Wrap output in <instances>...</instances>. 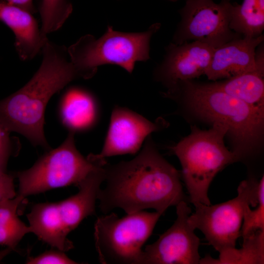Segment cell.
Returning a JSON list of instances; mask_svg holds the SVG:
<instances>
[{
  "instance_id": "obj_11",
  "label": "cell",
  "mask_w": 264,
  "mask_h": 264,
  "mask_svg": "<svg viewBox=\"0 0 264 264\" xmlns=\"http://www.w3.org/2000/svg\"><path fill=\"white\" fill-rule=\"evenodd\" d=\"M161 120L153 122L125 108L116 106L112 110L110 125L102 150L99 154L87 157L93 162L107 157L135 154L145 139L162 127Z\"/></svg>"
},
{
  "instance_id": "obj_28",
  "label": "cell",
  "mask_w": 264,
  "mask_h": 264,
  "mask_svg": "<svg viewBox=\"0 0 264 264\" xmlns=\"http://www.w3.org/2000/svg\"></svg>"
},
{
  "instance_id": "obj_17",
  "label": "cell",
  "mask_w": 264,
  "mask_h": 264,
  "mask_svg": "<svg viewBox=\"0 0 264 264\" xmlns=\"http://www.w3.org/2000/svg\"><path fill=\"white\" fill-rule=\"evenodd\" d=\"M27 218L32 233L40 240L64 252L74 247L67 237L69 233L61 216L58 202L36 204Z\"/></svg>"
},
{
  "instance_id": "obj_8",
  "label": "cell",
  "mask_w": 264,
  "mask_h": 264,
  "mask_svg": "<svg viewBox=\"0 0 264 264\" xmlns=\"http://www.w3.org/2000/svg\"><path fill=\"white\" fill-rule=\"evenodd\" d=\"M258 185L255 179L244 180L238 186L237 196L232 199L215 205H194L195 212L189 216L190 224L200 230L219 253L235 247L245 208L258 204Z\"/></svg>"
},
{
  "instance_id": "obj_26",
  "label": "cell",
  "mask_w": 264,
  "mask_h": 264,
  "mask_svg": "<svg viewBox=\"0 0 264 264\" xmlns=\"http://www.w3.org/2000/svg\"><path fill=\"white\" fill-rule=\"evenodd\" d=\"M16 195L13 176L0 172V202L14 198Z\"/></svg>"
},
{
  "instance_id": "obj_5",
  "label": "cell",
  "mask_w": 264,
  "mask_h": 264,
  "mask_svg": "<svg viewBox=\"0 0 264 264\" xmlns=\"http://www.w3.org/2000/svg\"><path fill=\"white\" fill-rule=\"evenodd\" d=\"M160 26L156 23L144 32L123 33L109 26L100 38L86 35L68 48L70 60L85 79L91 77L98 66L108 64L131 73L136 62L149 59L150 41Z\"/></svg>"
},
{
  "instance_id": "obj_20",
  "label": "cell",
  "mask_w": 264,
  "mask_h": 264,
  "mask_svg": "<svg viewBox=\"0 0 264 264\" xmlns=\"http://www.w3.org/2000/svg\"><path fill=\"white\" fill-rule=\"evenodd\" d=\"M25 198L17 194L12 198L0 202V245L15 250L31 228L22 222L18 215V207Z\"/></svg>"
},
{
  "instance_id": "obj_14",
  "label": "cell",
  "mask_w": 264,
  "mask_h": 264,
  "mask_svg": "<svg viewBox=\"0 0 264 264\" xmlns=\"http://www.w3.org/2000/svg\"><path fill=\"white\" fill-rule=\"evenodd\" d=\"M0 21L14 33L21 60L32 59L42 51L47 37L43 36L31 12L0 0Z\"/></svg>"
},
{
  "instance_id": "obj_9",
  "label": "cell",
  "mask_w": 264,
  "mask_h": 264,
  "mask_svg": "<svg viewBox=\"0 0 264 264\" xmlns=\"http://www.w3.org/2000/svg\"><path fill=\"white\" fill-rule=\"evenodd\" d=\"M231 5L229 0L220 3L213 0H187L180 11L181 20L173 43L198 41L216 48L242 37L229 27Z\"/></svg>"
},
{
  "instance_id": "obj_2",
  "label": "cell",
  "mask_w": 264,
  "mask_h": 264,
  "mask_svg": "<svg viewBox=\"0 0 264 264\" xmlns=\"http://www.w3.org/2000/svg\"><path fill=\"white\" fill-rule=\"evenodd\" d=\"M42 51L41 64L31 79L0 101V122L10 132H19L33 144L48 149L44 131L46 105L54 94L83 77L65 46L47 39Z\"/></svg>"
},
{
  "instance_id": "obj_23",
  "label": "cell",
  "mask_w": 264,
  "mask_h": 264,
  "mask_svg": "<svg viewBox=\"0 0 264 264\" xmlns=\"http://www.w3.org/2000/svg\"><path fill=\"white\" fill-rule=\"evenodd\" d=\"M259 202L255 209L250 206L245 209L240 230V236L244 239L259 230H264V176L259 181Z\"/></svg>"
},
{
  "instance_id": "obj_7",
  "label": "cell",
  "mask_w": 264,
  "mask_h": 264,
  "mask_svg": "<svg viewBox=\"0 0 264 264\" xmlns=\"http://www.w3.org/2000/svg\"><path fill=\"white\" fill-rule=\"evenodd\" d=\"M74 134L69 131L60 146L45 153L29 169L17 173L18 195L25 198L53 189L77 186L107 163H96L85 157L75 146Z\"/></svg>"
},
{
  "instance_id": "obj_18",
  "label": "cell",
  "mask_w": 264,
  "mask_h": 264,
  "mask_svg": "<svg viewBox=\"0 0 264 264\" xmlns=\"http://www.w3.org/2000/svg\"><path fill=\"white\" fill-rule=\"evenodd\" d=\"M59 112L64 126L75 133L91 128L98 117L97 106L93 97L78 88H70L65 93Z\"/></svg>"
},
{
  "instance_id": "obj_12",
  "label": "cell",
  "mask_w": 264,
  "mask_h": 264,
  "mask_svg": "<svg viewBox=\"0 0 264 264\" xmlns=\"http://www.w3.org/2000/svg\"><path fill=\"white\" fill-rule=\"evenodd\" d=\"M214 50V47L198 41L170 44L156 70V77L169 88L168 94L181 82L205 75Z\"/></svg>"
},
{
  "instance_id": "obj_6",
  "label": "cell",
  "mask_w": 264,
  "mask_h": 264,
  "mask_svg": "<svg viewBox=\"0 0 264 264\" xmlns=\"http://www.w3.org/2000/svg\"><path fill=\"white\" fill-rule=\"evenodd\" d=\"M161 215L143 210L121 218L113 212L98 217L94 238L100 263L142 264V246Z\"/></svg>"
},
{
  "instance_id": "obj_22",
  "label": "cell",
  "mask_w": 264,
  "mask_h": 264,
  "mask_svg": "<svg viewBox=\"0 0 264 264\" xmlns=\"http://www.w3.org/2000/svg\"><path fill=\"white\" fill-rule=\"evenodd\" d=\"M72 11L69 0H42L40 7L43 36L59 29Z\"/></svg>"
},
{
  "instance_id": "obj_1",
  "label": "cell",
  "mask_w": 264,
  "mask_h": 264,
  "mask_svg": "<svg viewBox=\"0 0 264 264\" xmlns=\"http://www.w3.org/2000/svg\"><path fill=\"white\" fill-rule=\"evenodd\" d=\"M105 187L99 191L104 214L121 208L127 214L154 209L163 215L184 200L179 172L159 153L151 137L130 161L104 166Z\"/></svg>"
},
{
  "instance_id": "obj_15",
  "label": "cell",
  "mask_w": 264,
  "mask_h": 264,
  "mask_svg": "<svg viewBox=\"0 0 264 264\" xmlns=\"http://www.w3.org/2000/svg\"><path fill=\"white\" fill-rule=\"evenodd\" d=\"M104 178L102 166L78 184L79 191L76 194L58 202L61 216L69 233L84 219L96 214V201Z\"/></svg>"
},
{
  "instance_id": "obj_25",
  "label": "cell",
  "mask_w": 264,
  "mask_h": 264,
  "mask_svg": "<svg viewBox=\"0 0 264 264\" xmlns=\"http://www.w3.org/2000/svg\"><path fill=\"white\" fill-rule=\"evenodd\" d=\"M8 131L0 122V172H5L12 152V144Z\"/></svg>"
},
{
  "instance_id": "obj_4",
  "label": "cell",
  "mask_w": 264,
  "mask_h": 264,
  "mask_svg": "<svg viewBox=\"0 0 264 264\" xmlns=\"http://www.w3.org/2000/svg\"><path fill=\"white\" fill-rule=\"evenodd\" d=\"M208 130L191 127V132L171 149L178 157L182 176L194 204L210 205L208 189L217 173L229 164L239 160L225 145L227 127L219 122Z\"/></svg>"
},
{
  "instance_id": "obj_10",
  "label": "cell",
  "mask_w": 264,
  "mask_h": 264,
  "mask_svg": "<svg viewBox=\"0 0 264 264\" xmlns=\"http://www.w3.org/2000/svg\"><path fill=\"white\" fill-rule=\"evenodd\" d=\"M173 224L143 250L142 264H198L200 240L189 222L192 213L185 200L176 205Z\"/></svg>"
},
{
  "instance_id": "obj_16",
  "label": "cell",
  "mask_w": 264,
  "mask_h": 264,
  "mask_svg": "<svg viewBox=\"0 0 264 264\" xmlns=\"http://www.w3.org/2000/svg\"><path fill=\"white\" fill-rule=\"evenodd\" d=\"M211 84L254 109L264 112V48L262 42L256 51L254 69L223 81Z\"/></svg>"
},
{
  "instance_id": "obj_27",
  "label": "cell",
  "mask_w": 264,
  "mask_h": 264,
  "mask_svg": "<svg viewBox=\"0 0 264 264\" xmlns=\"http://www.w3.org/2000/svg\"><path fill=\"white\" fill-rule=\"evenodd\" d=\"M4 1L31 13L34 12L33 0H5Z\"/></svg>"
},
{
  "instance_id": "obj_13",
  "label": "cell",
  "mask_w": 264,
  "mask_h": 264,
  "mask_svg": "<svg viewBox=\"0 0 264 264\" xmlns=\"http://www.w3.org/2000/svg\"><path fill=\"white\" fill-rule=\"evenodd\" d=\"M263 41V34L256 37L242 36L215 48L205 75L209 80L215 81L254 69L256 49Z\"/></svg>"
},
{
  "instance_id": "obj_3",
  "label": "cell",
  "mask_w": 264,
  "mask_h": 264,
  "mask_svg": "<svg viewBox=\"0 0 264 264\" xmlns=\"http://www.w3.org/2000/svg\"><path fill=\"white\" fill-rule=\"evenodd\" d=\"M181 92L193 111L211 123L225 125L239 159L251 153L262 140L264 112L214 87L192 80L180 83L171 94Z\"/></svg>"
},
{
  "instance_id": "obj_21",
  "label": "cell",
  "mask_w": 264,
  "mask_h": 264,
  "mask_svg": "<svg viewBox=\"0 0 264 264\" xmlns=\"http://www.w3.org/2000/svg\"><path fill=\"white\" fill-rule=\"evenodd\" d=\"M199 264H264V230H259L243 239L240 249H228L220 253L219 258L209 255L201 258Z\"/></svg>"
},
{
  "instance_id": "obj_24",
  "label": "cell",
  "mask_w": 264,
  "mask_h": 264,
  "mask_svg": "<svg viewBox=\"0 0 264 264\" xmlns=\"http://www.w3.org/2000/svg\"><path fill=\"white\" fill-rule=\"evenodd\" d=\"M65 252L57 249L47 250L35 257H29L28 264H76L78 262L71 259Z\"/></svg>"
},
{
  "instance_id": "obj_19",
  "label": "cell",
  "mask_w": 264,
  "mask_h": 264,
  "mask_svg": "<svg viewBox=\"0 0 264 264\" xmlns=\"http://www.w3.org/2000/svg\"><path fill=\"white\" fill-rule=\"evenodd\" d=\"M229 27L242 36L256 37L264 29V0H243L241 4H232Z\"/></svg>"
}]
</instances>
